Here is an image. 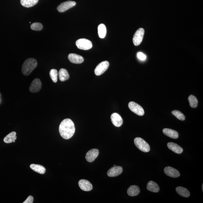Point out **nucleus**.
<instances>
[{
    "mask_svg": "<svg viewBox=\"0 0 203 203\" xmlns=\"http://www.w3.org/2000/svg\"><path fill=\"white\" fill-rule=\"evenodd\" d=\"M59 131L63 139L66 140L70 139L75 131L74 123L69 119H64L59 125Z\"/></svg>",
    "mask_w": 203,
    "mask_h": 203,
    "instance_id": "1",
    "label": "nucleus"
},
{
    "mask_svg": "<svg viewBox=\"0 0 203 203\" xmlns=\"http://www.w3.org/2000/svg\"><path fill=\"white\" fill-rule=\"evenodd\" d=\"M37 62L33 58H28L25 61L22 66V73L24 75L28 76L36 68Z\"/></svg>",
    "mask_w": 203,
    "mask_h": 203,
    "instance_id": "2",
    "label": "nucleus"
},
{
    "mask_svg": "<svg viewBox=\"0 0 203 203\" xmlns=\"http://www.w3.org/2000/svg\"><path fill=\"white\" fill-rule=\"evenodd\" d=\"M134 144L141 151L148 152L150 150V145L146 141L140 137L135 138L134 140Z\"/></svg>",
    "mask_w": 203,
    "mask_h": 203,
    "instance_id": "3",
    "label": "nucleus"
},
{
    "mask_svg": "<svg viewBox=\"0 0 203 203\" xmlns=\"http://www.w3.org/2000/svg\"><path fill=\"white\" fill-rule=\"evenodd\" d=\"M76 44L78 49L84 50L90 49L93 46L92 42L85 38H81L77 40L76 42Z\"/></svg>",
    "mask_w": 203,
    "mask_h": 203,
    "instance_id": "4",
    "label": "nucleus"
},
{
    "mask_svg": "<svg viewBox=\"0 0 203 203\" xmlns=\"http://www.w3.org/2000/svg\"><path fill=\"white\" fill-rule=\"evenodd\" d=\"M144 33L145 30L143 28H140L135 32L133 38V42L135 46H139L142 42Z\"/></svg>",
    "mask_w": 203,
    "mask_h": 203,
    "instance_id": "5",
    "label": "nucleus"
},
{
    "mask_svg": "<svg viewBox=\"0 0 203 203\" xmlns=\"http://www.w3.org/2000/svg\"><path fill=\"white\" fill-rule=\"evenodd\" d=\"M128 107L132 111L140 116H142L144 114V109L140 105L135 102H130L128 104Z\"/></svg>",
    "mask_w": 203,
    "mask_h": 203,
    "instance_id": "6",
    "label": "nucleus"
},
{
    "mask_svg": "<svg viewBox=\"0 0 203 203\" xmlns=\"http://www.w3.org/2000/svg\"><path fill=\"white\" fill-rule=\"evenodd\" d=\"M109 65V63L108 61H104L100 63L95 69V74L97 76L101 75L108 69Z\"/></svg>",
    "mask_w": 203,
    "mask_h": 203,
    "instance_id": "7",
    "label": "nucleus"
},
{
    "mask_svg": "<svg viewBox=\"0 0 203 203\" xmlns=\"http://www.w3.org/2000/svg\"><path fill=\"white\" fill-rule=\"evenodd\" d=\"M76 3L74 1H68L61 3L57 7V10L59 12L63 13L66 12L72 7L75 6Z\"/></svg>",
    "mask_w": 203,
    "mask_h": 203,
    "instance_id": "8",
    "label": "nucleus"
},
{
    "mask_svg": "<svg viewBox=\"0 0 203 203\" xmlns=\"http://www.w3.org/2000/svg\"><path fill=\"white\" fill-rule=\"evenodd\" d=\"M42 84L40 79L36 78L32 82L29 87V90L32 93L38 92L42 88Z\"/></svg>",
    "mask_w": 203,
    "mask_h": 203,
    "instance_id": "9",
    "label": "nucleus"
},
{
    "mask_svg": "<svg viewBox=\"0 0 203 203\" xmlns=\"http://www.w3.org/2000/svg\"><path fill=\"white\" fill-rule=\"evenodd\" d=\"M99 154V151L97 149H92L87 152L85 158L87 161L92 163L97 158Z\"/></svg>",
    "mask_w": 203,
    "mask_h": 203,
    "instance_id": "10",
    "label": "nucleus"
},
{
    "mask_svg": "<svg viewBox=\"0 0 203 203\" xmlns=\"http://www.w3.org/2000/svg\"><path fill=\"white\" fill-rule=\"evenodd\" d=\"M112 122L116 127H120L123 123V120L120 115L117 113H114L111 116Z\"/></svg>",
    "mask_w": 203,
    "mask_h": 203,
    "instance_id": "11",
    "label": "nucleus"
},
{
    "mask_svg": "<svg viewBox=\"0 0 203 203\" xmlns=\"http://www.w3.org/2000/svg\"><path fill=\"white\" fill-rule=\"evenodd\" d=\"M68 58L70 62L74 64H79L84 61V58L81 56L75 53H70L68 55Z\"/></svg>",
    "mask_w": 203,
    "mask_h": 203,
    "instance_id": "12",
    "label": "nucleus"
},
{
    "mask_svg": "<svg viewBox=\"0 0 203 203\" xmlns=\"http://www.w3.org/2000/svg\"><path fill=\"white\" fill-rule=\"evenodd\" d=\"M78 184L80 189L84 191H90L93 189V185L92 184L87 180H80L78 182Z\"/></svg>",
    "mask_w": 203,
    "mask_h": 203,
    "instance_id": "13",
    "label": "nucleus"
},
{
    "mask_svg": "<svg viewBox=\"0 0 203 203\" xmlns=\"http://www.w3.org/2000/svg\"><path fill=\"white\" fill-rule=\"evenodd\" d=\"M123 168L122 167L114 166L110 169L107 172L108 176L111 177L117 176L122 174Z\"/></svg>",
    "mask_w": 203,
    "mask_h": 203,
    "instance_id": "14",
    "label": "nucleus"
},
{
    "mask_svg": "<svg viewBox=\"0 0 203 203\" xmlns=\"http://www.w3.org/2000/svg\"><path fill=\"white\" fill-rule=\"evenodd\" d=\"M164 172L167 175L172 178H178L180 175V173L178 170L171 167H165Z\"/></svg>",
    "mask_w": 203,
    "mask_h": 203,
    "instance_id": "15",
    "label": "nucleus"
},
{
    "mask_svg": "<svg viewBox=\"0 0 203 203\" xmlns=\"http://www.w3.org/2000/svg\"><path fill=\"white\" fill-rule=\"evenodd\" d=\"M167 146L170 150L176 154H180L183 152V149L176 143L169 142L167 143Z\"/></svg>",
    "mask_w": 203,
    "mask_h": 203,
    "instance_id": "16",
    "label": "nucleus"
},
{
    "mask_svg": "<svg viewBox=\"0 0 203 203\" xmlns=\"http://www.w3.org/2000/svg\"><path fill=\"white\" fill-rule=\"evenodd\" d=\"M163 132L165 135L171 138L177 139L179 137L178 132L175 130L169 129V128H165L163 129Z\"/></svg>",
    "mask_w": 203,
    "mask_h": 203,
    "instance_id": "17",
    "label": "nucleus"
},
{
    "mask_svg": "<svg viewBox=\"0 0 203 203\" xmlns=\"http://www.w3.org/2000/svg\"><path fill=\"white\" fill-rule=\"evenodd\" d=\"M140 193V189L138 186L131 185L128 188L127 193L128 195L131 196H137Z\"/></svg>",
    "mask_w": 203,
    "mask_h": 203,
    "instance_id": "18",
    "label": "nucleus"
},
{
    "mask_svg": "<svg viewBox=\"0 0 203 203\" xmlns=\"http://www.w3.org/2000/svg\"><path fill=\"white\" fill-rule=\"evenodd\" d=\"M147 189L149 191L154 193H157L160 191L159 186L156 182L152 181L148 182L147 184Z\"/></svg>",
    "mask_w": 203,
    "mask_h": 203,
    "instance_id": "19",
    "label": "nucleus"
},
{
    "mask_svg": "<svg viewBox=\"0 0 203 203\" xmlns=\"http://www.w3.org/2000/svg\"><path fill=\"white\" fill-rule=\"evenodd\" d=\"M59 79L61 81H64L69 78L68 71L66 69L62 68L60 69L58 73Z\"/></svg>",
    "mask_w": 203,
    "mask_h": 203,
    "instance_id": "20",
    "label": "nucleus"
},
{
    "mask_svg": "<svg viewBox=\"0 0 203 203\" xmlns=\"http://www.w3.org/2000/svg\"><path fill=\"white\" fill-rule=\"evenodd\" d=\"M176 190L179 195L183 197H189L190 195L189 191L187 189L183 187H176Z\"/></svg>",
    "mask_w": 203,
    "mask_h": 203,
    "instance_id": "21",
    "label": "nucleus"
},
{
    "mask_svg": "<svg viewBox=\"0 0 203 203\" xmlns=\"http://www.w3.org/2000/svg\"><path fill=\"white\" fill-rule=\"evenodd\" d=\"M38 0H20V3L22 6L29 8L36 5L38 3Z\"/></svg>",
    "mask_w": 203,
    "mask_h": 203,
    "instance_id": "22",
    "label": "nucleus"
},
{
    "mask_svg": "<svg viewBox=\"0 0 203 203\" xmlns=\"http://www.w3.org/2000/svg\"><path fill=\"white\" fill-rule=\"evenodd\" d=\"M16 139V133L15 132H12L4 138L3 141L5 143H10L15 142Z\"/></svg>",
    "mask_w": 203,
    "mask_h": 203,
    "instance_id": "23",
    "label": "nucleus"
},
{
    "mask_svg": "<svg viewBox=\"0 0 203 203\" xmlns=\"http://www.w3.org/2000/svg\"><path fill=\"white\" fill-rule=\"evenodd\" d=\"M30 168L35 172L41 174H44L46 172V169L41 165L32 164L30 166Z\"/></svg>",
    "mask_w": 203,
    "mask_h": 203,
    "instance_id": "24",
    "label": "nucleus"
},
{
    "mask_svg": "<svg viewBox=\"0 0 203 203\" xmlns=\"http://www.w3.org/2000/svg\"><path fill=\"white\" fill-rule=\"evenodd\" d=\"M98 33L99 36L100 38H105L106 33H107V29L105 26L103 24H100L98 27Z\"/></svg>",
    "mask_w": 203,
    "mask_h": 203,
    "instance_id": "25",
    "label": "nucleus"
},
{
    "mask_svg": "<svg viewBox=\"0 0 203 203\" xmlns=\"http://www.w3.org/2000/svg\"><path fill=\"white\" fill-rule=\"evenodd\" d=\"M188 100H189L190 105L191 107L195 108L197 107L198 105V100L195 96L191 95L188 98Z\"/></svg>",
    "mask_w": 203,
    "mask_h": 203,
    "instance_id": "26",
    "label": "nucleus"
},
{
    "mask_svg": "<svg viewBox=\"0 0 203 203\" xmlns=\"http://www.w3.org/2000/svg\"><path fill=\"white\" fill-rule=\"evenodd\" d=\"M49 74L51 79L54 83L57 82L58 80V72L56 69H53L50 70Z\"/></svg>",
    "mask_w": 203,
    "mask_h": 203,
    "instance_id": "27",
    "label": "nucleus"
},
{
    "mask_svg": "<svg viewBox=\"0 0 203 203\" xmlns=\"http://www.w3.org/2000/svg\"><path fill=\"white\" fill-rule=\"evenodd\" d=\"M172 113L175 115L179 120L184 121L185 120V117L183 113L178 110H174L172 112Z\"/></svg>",
    "mask_w": 203,
    "mask_h": 203,
    "instance_id": "28",
    "label": "nucleus"
},
{
    "mask_svg": "<svg viewBox=\"0 0 203 203\" xmlns=\"http://www.w3.org/2000/svg\"><path fill=\"white\" fill-rule=\"evenodd\" d=\"M31 28L33 30L39 31L42 30L43 28V26L42 24L40 23L35 22V23L32 24Z\"/></svg>",
    "mask_w": 203,
    "mask_h": 203,
    "instance_id": "29",
    "label": "nucleus"
},
{
    "mask_svg": "<svg viewBox=\"0 0 203 203\" xmlns=\"http://www.w3.org/2000/svg\"><path fill=\"white\" fill-rule=\"evenodd\" d=\"M137 57L141 60L144 61L146 59V56L142 53H137Z\"/></svg>",
    "mask_w": 203,
    "mask_h": 203,
    "instance_id": "30",
    "label": "nucleus"
},
{
    "mask_svg": "<svg viewBox=\"0 0 203 203\" xmlns=\"http://www.w3.org/2000/svg\"><path fill=\"white\" fill-rule=\"evenodd\" d=\"M33 197L32 195H29L23 203H33Z\"/></svg>",
    "mask_w": 203,
    "mask_h": 203,
    "instance_id": "31",
    "label": "nucleus"
},
{
    "mask_svg": "<svg viewBox=\"0 0 203 203\" xmlns=\"http://www.w3.org/2000/svg\"><path fill=\"white\" fill-rule=\"evenodd\" d=\"M115 166V165H114V167Z\"/></svg>",
    "mask_w": 203,
    "mask_h": 203,
    "instance_id": "32",
    "label": "nucleus"
}]
</instances>
